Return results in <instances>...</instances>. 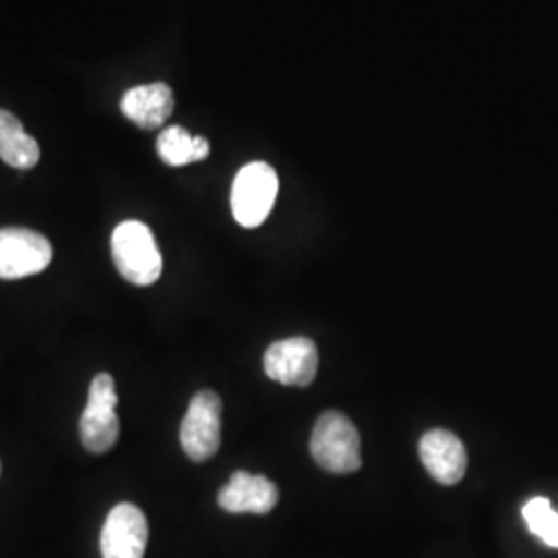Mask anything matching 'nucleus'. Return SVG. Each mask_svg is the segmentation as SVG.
Wrapping results in <instances>:
<instances>
[{
    "label": "nucleus",
    "instance_id": "obj_1",
    "mask_svg": "<svg viewBox=\"0 0 558 558\" xmlns=\"http://www.w3.org/2000/svg\"><path fill=\"white\" fill-rule=\"evenodd\" d=\"M112 259L120 276L133 286L156 283L163 269L154 232L143 221H122L112 232Z\"/></svg>",
    "mask_w": 558,
    "mask_h": 558
},
{
    "label": "nucleus",
    "instance_id": "obj_2",
    "mask_svg": "<svg viewBox=\"0 0 558 558\" xmlns=\"http://www.w3.org/2000/svg\"><path fill=\"white\" fill-rule=\"evenodd\" d=\"M311 456L325 472L352 474L362 465L360 435L354 422L339 414L325 412L311 437Z\"/></svg>",
    "mask_w": 558,
    "mask_h": 558
},
{
    "label": "nucleus",
    "instance_id": "obj_3",
    "mask_svg": "<svg viewBox=\"0 0 558 558\" xmlns=\"http://www.w3.org/2000/svg\"><path fill=\"white\" fill-rule=\"evenodd\" d=\"M117 403H119V396H117L114 379L108 373L94 377L89 385L87 405L80 420L81 442L94 456L108 453L119 440L120 422L117 416Z\"/></svg>",
    "mask_w": 558,
    "mask_h": 558
},
{
    "label": "nucleus",
    "instance_id": "obj_4",
    "mask_svg": "<svg viewBox=\"0 0 558 558\" xmlns=\"http://www.w3.org/2000/svg\"><path fill=\"white\" fill-rule=\"evenodd\" d=\"M276 170L265 161L246 163L232 184V214L244 228H257L269 218L278 197Z\"/></svg>",
    "mask_w": 558,
    "mask_h": 558
},
{
    "label": "nucleus",
    "instance_id": "obj_5",
    "mask_svg": "<svg viewBox=\"0 0 558 558\" xmlns=\"http://www.w3.org/2000/svg\"><path fill=\"white\" fill-rule=\"evenodd\" d=\"M221 442V399L214 391H199L191 399L180 424V445L193 461L214 458Z\"/></svg>",
    "mask_w": 558,
    "mask_h": 558
},
{
    "label": "nucleus",
    "instance_id": "obj_6",
    "mask_svg": "<svg viewBox=\"0 0 558 558\" xmlns=\"http://www.w3.org/2000/svg\"><path fill=\"white\" fill-rule=\"evenodd\" d=\"M52 263V244L36 230H0V279L29 278Z\"/></svg>",
    "mask_w": 558,
    "mask_h": 558
},
{
    "label": "nucleus",
    "instance_id": "obj_7",
    "mask_svg": "<svg viewBox=\"0 0 558 558\" xmlns=\"http://www.w3.org/2000/svg\"><path fill=\"white\" fill-rule=\"evenodd\" d=\"M263 366L269 379L292 387H308L319 371L317 343L308 338L276 341L267 348Z\"/></svg>",
    "mask_w": 558,
    "mask_h": 558
},
{
    "label": "nucleus",
    "instance_id": "obj_8",
    "mask_svg": "<svg viewBox=\"0 0 558 558\" xmlns=\"http://www.w3.org/2000/svg\"><path fill=\"white\" fill-rule=\"evenodd\" d=\"M149 525L137 505L120 502L101 527V558H143Z\"/></svg>",
    "mask_w": 558,
    "mask_h": 558
},
{
    "label": "nucleus",
    "instance_id": "obj_9",
    "mask_svg": "<svg viewBox=\"0 0 558 558\" xmlns=\"http://www.w3.org/2000/svg\"><path fill=\"white\" fill-rule=\"evenodd\" d=\"M420 459L426 472L442 486H453L465 476L468 451L449 430H430L420 439Z\"/></svg>",
    "mask_w": 558,
    "mask_h": 558
},
{
    "label": "nucleus",
    "instance_id": "obj_10",
    "mask_svg": "<svg viewBox=\"0 0 558 558\" xmlns=\"http://www.w3.org/2000/svg\"><path fill=\"white\" fill-rule=\"evenodd\" d=\"M278 486L265 476L236 472L218 495L221 509L228 513L265 515L278 505Z\"/></svg>",
    "mask_w": 558,
    "mask_h": 558
},
{
    "label": "nucleus",
    "instance_id": "obj_11",
    "mask_svg": "<svg viewBox=\"0 0 558 558\" xmlns=\"http://www.w3.org/2000/svg\"><path fill=\"white\" fill-rule=\"evenodd\" d=\"M120 110L143 131H154L170 119L174 110V96L166 83L137 85L122 96Z\"/></svg>",
    "mask_w": 558,
    "mask_h": 558
},
{
    "label": "nucleus",
    "instance_id": "obj_12",
    "mask_svg": "<svg viewBox=\"0 0 558 558\" xmlns=\"http://www.w3.org/2000/svg\"><path fill=\"white\" fill-rule=\"evenodd\" d=\"M0 160L17 170H32L40 161V145L25 133L21 120L0 110Z\"/></svg>",
    "mask_w": 558,
    "mask_h": 558
},
{
    "label": "nucleus",
    "instance_id": "obj_13",
    "mask_svg": "<svg viewBox=\"0 0 558 558\" xmlns=\"http://www.w3.org/2000/svg\"><path fill=\"white\" fill-rule=\"evenodd\" d=\"M158 156L163 163L174 168L205 160L209 156V141L205 137H193L182 126H168L158 137Z\"/></svg>",
    "mask_w": 558,
    "mask_h": 558
},
{
    "label": "nucleus",
    "instance_id": "obj_14",
    "mask_svg": "<svg viewBox=\"0 0 558 558\" xmlns=\"http://www.w3.org/2000/svg\"><path fill=\"white\" fill-rule=\"evenodd\" d=\"M523 519L534 536L546 546L558 548V513L553 502L544 497L530 499L523 505Z\"/></svg>",
    "mask_w": 558,
    "mask_h": 558
}]
</instances>
